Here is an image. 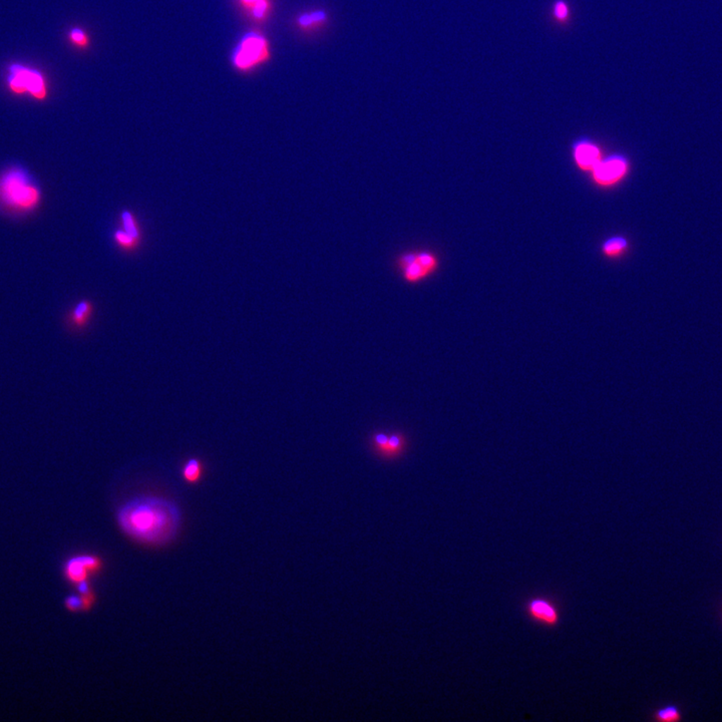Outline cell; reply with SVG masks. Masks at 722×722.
I'll use <instances>...</instances> for the list:
<instances>
[{
  "mask_svg": "<svg viewBox=\"0 0 722 722\" xmlns=\"http://www.w3.org/2000/svg\"><path fill=\"white\" fill-rule=\"evenodd\" d=\"M116 522L133 540L161 546L177 536L182 515L179 507L168 498L142 496L123 503L116 513Z\"/></svg>",
  "mask_w": 722,
  "mask_h": 722,
  "instance_id": "6da1fadb",
  "label": "cell"
},
{
  "mask_svg": "<svg viewBox=\"0 0 722 722\" xmlns=\"http://www.w3.org/2000/svg\"><path fill=\"white\" fill-rule=\"evenodd\" d=\"M42 192L21 169H11L0 177V202L11 210L26 212L37 208Z\"/></svg>",
  "mask_w": 722,
  "mask_h": 722,
  "instance_id": "7a4b0ae2",
  "label": "cell"
},
{
  "mask_svg": "<svg viewBox=\"0 0 722 722\" xmlns=\"http://www.w3.org/2000/svg\"><path fill=\"white\" fill-rule=\"evenodd\" d=\"M393 264L396 274L403 283L417 286L426 283L439 272L441 260L432 249L415 248L398 254Z\"/></svg>",
  "mask_w": 722,
  "mask_h": 722,
  "instance_id": "3957f363",
  "label": "cell"
},
{
  "mask_svg": "<svg viewBox=\"0 0 722 722\" xmlns=\"http://www.w3.org/2000/svg\"><path fill=\"white\" fill-rule=\"evenodd\" d=\"M7 85L14 94H30L37 102H44L49 97L47 80L39 71L13 63L8 68Z\"/></svg>",
  "mask_w": 722,
  "mask_h": 722,
  "instance_id": "277c9868",
  "label": "cell"
},
{
  "mask_svg": "<svg viewBox=\"0 0 722 722\" xmlns=\"http://www.w3.org/2000/svg\"><path fill=\"white\" fill-rule=\"evenodd\" d=\"M269 58L267 40L257 32H248L242 37L232 52V63L237 70L250 71Z\"/></svg>",
  "mask_w": 722,
  "mask_h": 722,
  "instance_id": "5b68a950",
  "label": "cell"
},
{
  "mask_svg": "<svg viewBox=\"0 0 722 722\" xmlns=\"http://www.w3.org/2000/svg\"><path fill=\"white\" fill-rule=\"evenodd\" d=\"M103 560L97 555L82 554L71 557L65 563L63 575L66 580L78 586L82 582L89 581L103 569Z\"/></svg>",
  "mask_w": 722,
  "mask_h": 722,
  "instance_id": "8992f818",
  "label": "cell"
},
{
  "mask_svg": "<svg viewBox=\"0 0 722 722\" xmlns=\"http://www.w3.org/2000/svg\"><path fill=\"white\" fill-rule=\"evenodd\" d=\"M406 446L408 441L401 432H375L372 436V450L384 460H394L401 457Z\"/></svg>",
  "mask_w": 722,
  "mask_h": 722,
  "instance_id": "52a82bcc",
  "label": "cell"
},
{
  "mask_svg": "<svg viewBox=\"0 0 722 722\" xmlns=\"http://www.w3.org/2000/svg\"><path fill=\"white\" fill-rule=\"evenodd\" d=\"M627 170L628 163L625 159L622 157H611L601 160L593 169L594 180L603 186H610L619 182L626 175Z\"/></svg>",
  "mask_w": 722,
  "mask_h": 722,
  "instance_id": "ba28073f",
  "label": "cell"
},
{
  "mask_svg": "<svg viewBox=\"0 0 722 722\" xmlns=\"http://www.w3.org/2000/svg\"><path fill=\"white\" fill-rule=\"evenodd\" d=\"M526 612L536 623L546 627H556L559 624L560 612L553 601L547 598L536 597L526 604Z\"/></svg>",
  "mask_w": 722,
  "mask_h": 722,
  "instance_id": "9c48e42d",
  "label": "cell"
},
{
  "mask_svg": "<svg viewBox=\"0 0 722 722\" xmlns=\"http://www.w3.org/2000/svg\"><path fill=\"white\" fill-rule=\"evenodd\" d=\"M575 159L582 170L593 171L601 161L599 149L589 142H582L575 148Z\"/></svg>",
  "mask_w": 722,
  "mask_h": 722,
  "instance_id": "30bf717a",
  "label": "cell"
},
{
  "mask_svg": "<svg viewBox=\"0 0 722 722\" xmlns=\"http://www.w3.org/2000/svg\"><path fill=\"white\" fill-rule=\"evenodd\" d=\"M92 313H94V304L90 300L80 301L71 310L70 315H68V322L73 329H85L89 324Z\"/></svg>",
  "mask_w": 722,
  "mask_h": 722,
  "instance_id": "8fae6325",
  "label": "cell"
},
{
  "mask_svg": "<svg viewBox=\"0 0 722 722\" xmlns=\"http://www.w3.org/2000/svg\"><path fill=\"white\" fill-rule=\"evenodd\" d=\"M183 477L189 484H196L200 481L203 474V467L198 458H192L188 460L183 467Z\"/></svg>",
  "mask_w": 722,
  "mask_h": 722,
  "instance_id": "7c38bea8",
  "label": "cell"
},
{
  "mask_svg": "<svg viewBox=\"0 0 722 722\" xmlns=\"http://www.w3.org/2000/svg\"><path fill=\"white\" fill-rule=\"evenodd\" d=\"M121 223H122L123 231L127 232L130 236L141 241V229H140L139 223H137V218H135L134 214L130 212V211H123L122 215H121Z\"/></svg>",
  "mask_w": 722,
  "mask_h": 722,
  "instance_id": "4fadbf2b",
  "label": "cell"
},
{
  "mask_svg": "<svg viewBox=\"0 0 722 722\" xmlns=\"http://www.w3.org/2000/svg\"><path fill=\"white\" fill-rule=\"evenodd\" d=\"M114 240H115L116 245L126 251L135 250L139 247L140 243H141V241L130 236V234L123 231V229L116 230L114 233Z\"/></svg>",
  "mask_w": 722,
  "mask_h": 722,
  "instance_id": "5bb4252c",
  "label": "cell"
},
{
  "mask_svg": "<svg viewBox=\"0 0 722 722\" xmlns=\"http://www.w3.org/2000/svg\"><path fill=\"white\" fill-rule=\"evenodd\" d=\"M655 721L660 722H674L681 721V714L675 705H668L657 709L654 714Z\"/></svg>",
  "mask_w": 722,
  "mask_h": 722,
  "instance_id": "9a60e30c",
  "label": "cell"
},
{
  "mask_svg": "<svg viewBox=\"0 0 722 722\" xmlns=\"http://www.w3.org/2000/svg\"><path fill=\"white\" fill-rule=\"evenodd\" d=\"M627 248V240L623 238H612L608 240L603 246V250L608 256H617Z\"/></svg>",
  "mask_w": 722,
  "mask_h": 722,
  "instance_id": "2e32d148",
  "label": "cell"
},
{
  "mask_svg": "<svg viewBox=\"0 0 722 722\" xmlns=\"http://www.w3.org/2000/svg\"><path fill=\"white\" fill-rule=\"evenodd\" d=\"M244 6L251 8L253 16L257 20L263 18L268 11L267 0H241Z\"/></svg>",
  "mask_w": 722,
  "mask_h": 722,
  "instance_id": "e0dca14e",
  "label": "cell"
},
{
  "mask_svg": "<svg viewBox=\"0 0 722 722\" xmlns=\"http://www.w3.org/2000/svg\"><path fill=\"white\" fill-rule=\"evenodd\" d=\"M68 40L75 47H80V49H87L90 45L89 35L82 28L75 27L71 30L68 33Z\"/></svg>",
  "mask_w": 722,
  "mask_h": 722,
  "instance_id": "ac0fdd59",
  "label": "cell"
},
{
  "mask_svg": "<svg viewBox=\"0 0 722 722\" xmlns=\"http://www.w3.org/2000/svg\"><path fill=\"white\" fill-rule=\"evenodd\" d=\"M325 18H326V14L323 13V11H317V13H314L304 14V16L299 18V23L301 25L307 26L313 25V23H322V21L325 20Z\"/></svg>",
  "mask_w": 722,
  "mask_h": 722,
  "instance_id": "d6986e66",
  "label": "cell"
},
{
  "mask_svg": "<svg viewBox=\"0 0 722 722\" xmlns=\"http://www.w3.org/2000/svg\"><path fill=\"white\" fill-rule=\"evenodd\" d=\"M65 606L71 612L82 611V599L80 594L68 596L65 600Z\"/></svg>",
  "mask_w": 722,
  "mask_h": 722,
  "instance_id": "ffe728a7",
  "label": "cell"
},
{
  "mask_svg": "<svg viewBox=\"0 0 722 722\" xmlns=\"http://www.w3.org/2000/svg\"><path fill=\"white\" fill-rule=\"evenodd\" d=\"M569 7H568L566 2L560 0L555 4L554 6V16L556 20L560 21V23H565L569 18Z\"/></svg>",
  "mask_w": 722,
  "mask_h": 722,
  "instance_id": "44dd1931",
  "label": "cell"
}]
</instances>
